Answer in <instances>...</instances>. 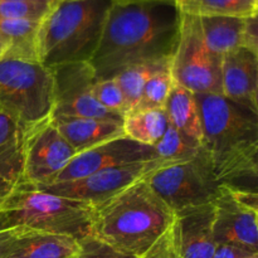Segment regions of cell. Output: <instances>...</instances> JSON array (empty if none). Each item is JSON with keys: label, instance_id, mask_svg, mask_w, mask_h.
<instances>
[{"label": "cell", "instance_id": "obj_3", "mask_svg": "<svg viewBox=\"0 0 258 258\" xmlns=\"http://www.w3.org/2000/svg\"><path fill=\"white\" fill-rule=\"evenodd\" d=\"M174 216L144 178L92 207L90 236L139 258L171 228Z\"/></svg>", "mask_w": 258, "mask_h": 258}, {"label": "cell", "instance_id": "obj_37", "mask_svg": "<svg viewBox=\"0 0 258 258\" xmlns=\"http://www.w3.org/2000/svg\"><path fill=\"white\" fill-rule=\"evenodd\" d=\"M135 2H153V0H113L116 4H125V3H135Z\"/></svg>", "mask_w": 258, "mask_h": 258}, {"label": "cell", "instance_id": "obj_36", "mask_svg": "<svg viewBox=\"0 0 258 258\" xmlns=\"http://www.w3.org/2000/svg\"><path fill=\"white\" fill-rule=\"evenodd\" d=\"M7 42H5V39L4 38H3V35L0 34V58L3 57V55H4V53H5V50H7Z\"/></svg>", "mask_w": 258, "mask_h": 258}, {"label": "cell", "instance_id": "obj_17", "mask_svg": "<svg viewBox=\"0 0 258 258\" xmlns=\"http://www.w3.org/2000/svg\"><path fill=\"white\" fill-rule=\"evenodd\" d=\"M50 121L77 154L125 136L122 122L117 121L64 116H54Z\"/></svg>", "mask_w": 258, "mask_h": 258}, {"label": "cell", "instance_id": "obj_4", "mask_svg": "<svg viewBox=\"0 0 258 258\" xmlns=\"http://www.w3.org/2000/svg\"><path fill=\"white\" fill-rule=\"evenodd\" d=\"M113 0H64L40 20L38 60L44 67L90 62L97 49Z\"/></svg>", "mask_w": 258, "mask_h": 258}, {"label": "cell", "instance_id": "obj_12", "mask_svg": "<svg viewBox=\"0 0 258 258\" xmlns=\"http://www.w3.org/2000/svg\"><path fill=\"white\" fill-rule=\"evenodd\" d=\"M154 159L160 158H158L153 146L143 145L131 140L127 136H121L78 153L49 183L77 180L103 169L143 163Z\"/></svg>", "mask_w": 258, "mask_h": 258}, {"label": "cell", "instance_id": "obj_34", "mask_svg": "<svg viewBox=\"0 0 258 258\" xmlns=\"http://www.w3.org/2000/svg\"><path fill=\"white\" fill-rule=\"evenodd\" d=\"M0 2H20V3H37V4H44L53 7L55 4V0H0Z\"/></svg>", "mask_w": 258, "mask_h": 258}, {"label": "cell", "instance_id": "obj_20", "mask_svg": "<svg viewBox=\"0 0 258 258\" xmlns=\"http://www.w3.org/2000/svg\"><path fill=\"white\" fill-rule=\"evenodd\" d=\"M202 37L209 52L222 57L242 47L244 19L234 17H198Z\"/></svg>", "mask_w": 258, "mask_h": 258}, {"label": "cell", "instance_id": "obj_39", "mask_svg": "<svg viewBox=\"0 0 258 258\" xmlns=\"http://www.w3.org/2000/svg\"><path fill=\"white\" fill-rule=\"evenodd\" d=\"M58 2H64V0H55V3H58Z\"/></svg>", "mask_w": 258, "mask_h": 258}, {"label": "cell", "instance_id": "obj_14", "mask_svg": "<svg viewBox=\"0 0 258 258\" xmlns=\"http://www.w3.org/2000/svg\"><path fill=\"white\" fill-rule=\"evenodd\" d=\"M213 218V203L175 212L171 233L176 257L213 258L217 247Z\"/></svg>", "mask_w": 258, "mask_h": 258}, {"label": "cell", "instance_id": "obj_21", "mask_svg": "<svg viewBox=\"0 0 258 258\" xmlns=\"http://www.w3.org/2000/svg\"><path fill=\"white\" fill-rule=\"evenodd\" d=\"M165 108H134L123 115L125 136L146 146H155L168 128Z\"/></svg>", "mask_w": 258, "mask_h": 258}, {"label": "cell", "instance_id": "obj_8", "mask_svg": "<svg viewBox=\"0 0 258 258\" xmlns=\"http://www.w3.org/2000/svg\"><path fill=\"white\" fill-rule=\"evenodd\" d=\"M222 57L204 44L199 18L181 14L178 43L170 63L174 81L194 95H222Z\"/></svg>", "mask_w": 258, "mask_h": 258}, {"label": "cell", "instance_id": "obj_38", "mask_svg": "<svg viewBox=\"0 0 258 258\" xmlns=\"http://www.w3.org/2000/svg\"><path fill=\"white\" fill-rule=\"evenodd\" d=\"M244 258H258V254H252V256H248V257H244Z\"/></svg>", "mask_w": 258, "mask_h": 258}, {"label": "cell", "instance_id": "obj_27", "mask_svg": "<svg viewBox=\"0 0 258 258\" xmlns=\"http://www.w3.org/2000/svg\"><path fill=\"white\" fill-rule=\"evenodd\" d=\"M93 96L96 101L110 112L117 113L122 117L127 112L125 97L115 78L96 81L93 85Z\"/></svg>", "mask_w": 258, "mask_h": 258}, {"label": "cell", "instance_id": "obj_10", "mask_svg": "<svg viewBox=\"0 0 258 258\" xmlns=\"http://www.w3.org/2000/svg\"><path fill=\"white\" fill-rule=\"evenodd\" d=\"M166 164L173 163L163 160V159H154L150 161L103 169V170L91 174L82 179H77V180L34 184V185L28 184V185L34 186L35 189H39L45 193L64 197V198L77 199V201H82L95 206V204L101 203V202L116 196L136 181L143 180L149 174Z\"/></svg>", "mask_w": 258, "mask_h": 258}, {"label": "cell", "instance_id": "obj_25", "mask_svg": "<svg viewBox=\"0 0 258 258\" xmlns=\"http://www.w3.org/2000/svg\"><path fill=\"white\" fill-rule=\"evenodd\" d=\"M202 146L190 143L185 136L181 135L171 125H168L163 138L154 146L158 158L170 161V163L189 160L198 154Z\"/></svg>", "mask_w": 258, "mask_h": 258}, {"label": "cell", "instance_id": "obj_23", "mask_svg": "<svg viewBox=\"0 0 258 258\" xmlns=\"http://www.w3.org/2000/svg\"><path fill=\"white\" fill-rule=\"evenodd\" d=\"M181 14L196 17L249 18L258 14V0H175Z\"/></svg>", "mask_w": 258, "mask_h": 258}, {"label": "cell", "instance_id": "obj_28", "mask_svg": "<svg viewBox=\"0 0 258 258\" xmlns=\"http://www.w3.org/2000/svg\"><path fill=\"white\" fill-rule=\"evenodd\" d=\"M52 7L37 3L0 2V20H35L40 22Z\"/></svg>", "mask_w": 258, "mask_h": 258}, {"label": "cell", "instance_id": "obj_30", "mask_svg": "<svg viewBox=\"0 0 258 258\" xmlns=\"http://www.w3.org/2000/svg\"><path fill=\"white\" fill-rule=\"evenodd\" d=\"M139 258H178L175 253V248H174L171 228L168 232H165L164 236L160 237L158 242L144 256Z\"/></svg>", "mask_w": 258, "mask_h": 258}, {"label": "cell", "instance_id": "obj_24", "mask_svg": "<svg viewBox=\"0 0 258 258\" xmlns=\"http://www.w3.org/2000/svg\"><path fill=\"white\" fill-rule=\"evenodd\" d=\"M171 60H165V62L135 64L125 68L113 77L117 81L118 86L122 91L126 105H127V111L138 107L144 87H145L146 82L150 80L151 76L158 72L159 70H161V68L169 66Z\"/></svg>", "mask_w": 258, "mask_h": 258}, {"label": "cell", "instance_id": "obj_22", "mask_svg": "<svg viewBox=\"0 0 258 258\" xmlns=\"http://www.w3.org/2000/svg\"><path fill=\"white\" fill-rule=\"evenodd\" d=\"M40 22L25 19L0 20V34L7 42L4 55L23 60H38L37 34Z\"/></svg>", "mask_w": 258, "mask_h": 258}, {"label": "cell", "instance_id": "obj_31", "mask_svg": "<svg viewBox=\"0 0 258 258\" xmlns=\"http://www.w3.org/2000/svg\"><path fill=\"white\" fill-rule=\"evenodd\" d=\"M258 15L244 19L243 34H242V48L258 54Z\"/></svg>", "mask_w": 258, "mask_h": 258}, {"label": "cell", "instance_id": "obj_11", "mask_svg": "<svg viewBox=\"0 0 258 258\" xmlns=\"http://www.w3.org/2000/svg\"><path fill=\"white\" fill-rule=\"evenodd\" d=\"M77 155L52 121L47 120L24 133L23 179L20 184L49 183Z\"/></svg>", "mask_w": 258, "mask_h": 258}, {"label": "cell", "instance_id": "obj_7", "mask_svg": "<svg viewBox=\"0 0 258 258\" xmlns=\"http://www.w3.org/2000/svg\"><path fill=\"white\" fill-rule=\"evenodd\" d=\"M145 180L174 213L213 203L222 188L203 146L194 158L166 164L149 174Z\"/></svg>", "mask_w": 258, "mask_h": 258}, {"label": "cell", "instance_id": "obj_26", "mask_svg": "<svg viewBox=\"0 0 258 258\" xmlns=\"http://www.w3.org/2000/svg\"><path fill=\"white\" fill-rule=\"evenodd\" d=\"M174 85L170 64L154 73L146 82L136 108H164Z\"/></svg>", "mask_w": 258, "mask_h": 258}, {"label": "cell", "instance_id": "obj_6", "mask_svg": "<svg viewBox=\"0 0 258 258\" xmlns=\"http://www.w3.org/2000/svg\"><path fill=\"white\" fill-rule=\"evenodd\" d=\"M0 111L23 133L49 120L53 112V77L37 60L0 58Z\"/></svg>", "mask_w": 258, "mask_h": 258}, {"label": "cell", "instance_id": "obj_13", "mask_svg": "<svg viewBox=\"0 0 258 258\" xmlns=\"http://www.w3.org/2000/svg\"><path fill=\"white\" fill-rule=\"evenodd\" d=\"M213 234L217 244H229L258 253L257 209L239 203L222 185L213 202Z\"/></svg>", "mask_w": 258, "mask_h": 258}, {"label": "cell", "instance_id": "obj_5", "mask_svg": "<svg viewBox=\"0 0 258 258\" xmlns=\"http://www.w3.org/2000/svg\"><path fill=\"white\" fill-rule=\"evenodd\" d=\"M92 207L18 184L0 204V232L22 228L81 239L90 236Z\"/></svg>", "mask_w": 258, "mask_h": 258}, {"label": "cell", "instance_id": "obj_35", "mask_svg": "<svg viewBox=\"0 0 258 258\" xmlns=\"http://www.w3.org/2000/svg\"><path fill=\"white\" fill-rule=\"evenodd\" d=\"M9 236H10V231L0 232V258H2L3 252H4L5 243H7V241H8V238H9Z\"/></svg>", "mask_w": 258, "mask_h": 258}, {"label": "cell", "instance_id": "obj_9", "mask_svg": "<svg viewBox=\"0 0 258 258\" xmlns=\"http://www.w3.org/2000/svg\"><path fill=\"white\" fill-rule=\"evenodd\" d=\"M49 70L53 77V112L50 117L64 116L122 122V116L105 110L96 101L93 85L97 78L90 63H67Z\"/></svg>", "mask_w": 258, "mask_h": 258}, {"label": "cell", "instance_id": "obj_1", "mask_svg": "<svg viewBox=\"0 0 258 258\" xmlns=\"http://www.w3.org/2000/svg\"><path fill=\"white\" fill-rule=\"evenodd\" d=\"M175 0L116 4L90 59L97 80L113 78L135 64L171 60L180 30Z\"/></svg>", "mask_w": 258, "mask_h": 258}, {"label": "cell", "instance_id": "obj_18", "mask_svg": "<svg viewBox=\"0 0 258 258\" xmlns=\"http://www.w3.org/2000/svg\"><path fill=\"white\" fill-rule=\"evenodd\" d=\"M164 108L168 116L169 125L185 136L190 143L202 146L203 128L196 95L174 81Z\"/></svg>", "mask_w": 258, "mask_h": 258}, {"label": "cell", "instance_id": "obj_19", "mask_svg": "<svg viewBox=\"0 0 258 258\" xmlns=\"http://www.w3.org/2000/svg\"><path fill=\"white\" fill-rule=\"evenodd\" d=\"M24 133L12 117L0 111V178L13 185L23 179Z\"/></svg>", "mask_w": 258, "mask_h": 258}, {"label": "cell", "instance_id": "obj_33", "mask_svg": "<svg viewBox=\"0 0 258 258\" xmlns=\"http://www.w3.org/2000/svg\"><path fill=\"white\" fill-rule=\"evenodd\" d=\"M14 186L15 185H13L12 183L0 178V204L3 203V201L7 198V196L12 191V189L14 188Z\"/></svg>", "mask_w": 258, "mask_h": 258}, {"label": "cell", "instance_id": "obj_15", "mask_svg": "<svg viewBox=\"0 0 258 258\" xmlns=\"http://www.w3.org/2000/svg\"><path fill=\"white\" fill-rule=\"evenodd\" d=\"M222 96L258 115V54L237 48L222 55Z\"/></svg>", "mask_w": 258, "mask_h": 258}, {"label": "cell", "instance_id": "obj_29", "mask_svg": "<svg viewBox=\"0 0 258 258\" xmlns=\"http://www.w3.org/2000/svg\"><path fill=\"white\" fill-rule=\"evenodd\" d=\"M78 242H80V252L76 258H138L116 251L115 248L98 241L92 236L83 237L78 239Z\"/></svg>", "mask_w": 258, "mask_h": 258}, {"label": "cell", "instance_id": "obj_16", "mask_svg": "<svg viewBox=\"0 0 258 258\" xmlns=\"http://www.w3.org/2000/svg\"><path fill=\"white\" fill-rule=\"evenodd\" d=\"M78 252L75 237L18 228L10 231L2 258H76Z\"/></svg>", "mask_w": 258, "mask_h": 258}, {"label": "cell", "instance_id": "obj_32", "mask_svg": "<svg viewBox=\"0 0 258 258\" xmlns=\"http://www.w3.org/2000/svg\"><path fill=\"white\" fill-rule=\"evenodd\" d=\"M252 254L258 253H252L246 249L236 246H229V244H217L213 258H244L252 256Z\"/></svg>", "mask_w": 258, "mask_h": 258}, {"label": "cell", "instance_id": "obj_2", "mask_svg": "<svg viewBox=\"0 0 258 258\" xmlns=\"http://www.w3.org/2000/svg\"><path fill=\"white\" fill-rule=\"evenodd\" d=\"M202 146L221 185L257 191L258 115L222 95H196Z\"/></svg>", "mask_w": 258, "mask_h": 258}]
</instances>
